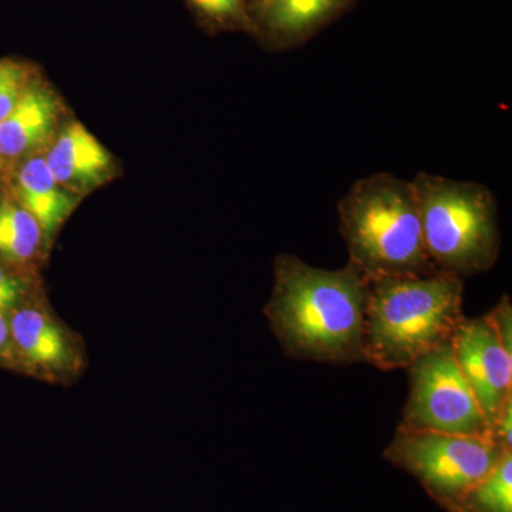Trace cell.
I'll return each mask as SVG.
<instances>
[{"mask_svg": "<svg viewBox=\"0 0 512 512\" xmlns=\"http://www.w3.org/2000/svg\"><path fill=\"white\" fill-rule=\"evenodd\" d=\"M274 276L265 315L286 355L340 365L366 362L369 279L359 268L348 262L330 271L282 254Z\"/></svg>", "mask_w": 512, "mask_h": 512, "instance_id": "cell-1", "label": "cell"}, {"mask_svg": "<svg viewBox=\"0 0 512 512\" xmlns=\"http://www.w3.org/2000/svg\"><path fill=\"white\" fill-rule=\"evenodd\" d=\"M463 278L446 272L369 281L365 360L377 369H407L453 338L463 313Z\"/></svg>", "mask_w": 512, "mask_h": 512, "instance_id": "cell-2", "label": "cell"}, {"mask_svg": "<svg viewBox=\"0 0 512 512\" xmlns=\"http://www.w3.org/2000/svg\"><path fill=\"white\" fill-rule=\"evenodd\" d=\"M349 262L369 281L440 272L431 262L412 181L390 173L357 180L338 204Z\"/></svg>", "mask_w": 512, "mask_h": 512, "instance_id": "cell-3", "label": "cell"}, {"mask_svg": "<svg viewBox=\"0 0 512 512\" xmlns=\"http://www.w3.org/2000/svg\"><path fill=\"white\" fill-rule=\"evenodd\" d=\"M412 184L434 266L460 278L490 271L501 248L497 201L490 188L427 173L417 174Z\"/></svg>", "mask_w": 512, "mask_h": 512, "instance_id": "cell-4", "label": "cell"}, {"mask_svg": "<svg viewBox=\"0 0 512 512\" xmlns=\"http://www.w3.org/2000/svg\"><path fill=\"white\" fill-rule=\"evenodd\" d=\"M488 437L397 429L384 458L412 474L447 512H454L471 490L505 457Z\"/></svg>", "mask_w": 512, "mask_h": 512, "instance_id": "cell-5", "label": "cell"}, {"mask_svg": "<svg viewBox=\"0 0 512 512\" xmlns=\"http://www.w3.org/2000/svg\"><path fill=\"white\" fill-rule=\"evenodd\" d=\"M406 370L410 392L400 429L490 439V427L458 369L451 339Z\"/></svg>", "mask_w": 512, "mask_h": 512, "instance_id": "cell-6", "label": "cell"}, {"mask_svg": "<svg viewBox=\"0 0 512 512\" xmlns=\"http://www.w3.org/2000/svg\"><path fill=\"white\" fill-rule=\"evenodd\" d=\"M451 343L458 369L491 427L512 399V356L500 345L487 316L461 320Z\"/></svg>", "mask_w": 512, "mask_h": 512, "instance_id": "cell-7", "label": "cell"}, {"mask_svg": "<svg viewBox=\"0 0 512 512\" xmlns=\"http://www.w3.org/2000/svg\"><path fill=\"white\" fill-rule=\"evenodd\" d=\"M356 0H249L251 32L276 50L308 42Z\"/></svg>", "mask_w": 512, "mask_h": 512, "instance_id": "cell-8", "label": "cell"}, {"mask_svg": "<svg viewBox=\"0 0 512 512\" xmlns=\"http://www.w3.org/2000/svg\"><path fill=\"white\" fill-rule=\"evenodd\" d=\"M45 158L50 173L67 191L93 187L111 164L109 151L79 123L64 128Z\"/></svg>", "mask_w": 512, "mask_h": 512, "instance_id": "cell-9", "label": "cell"}, {"mask_svg": "<svg viewBox=\"0 0 512 512\" xmlns=\"http://www.w3.org/2000/svg\"><path fill=\"white\" fill-rule=\"evenodd\" d=\"M57 120V103L52 93L28 87L18 104L0 120V161H13L43 146Z\"/></svg>", "mask_w": 512, "mask_h": 512, "instance_id": "cell-10", "label": "cell"}, {"mask_svg": "<svg viewBox=\"0 0 512 512\" xmlns=\"http://www.w3.org/2000/svg\"><path fill=\"white\" fill-rule=\"evenodd\" d=\"M19 204L35 218L46 242L62 227L76 205V198L57 183L45 157H33L19 170L16 181Z\"/></svg>", "mask_w": 512, "mask_h": 512, "instance_id": "cell-11", "label": "cell"}, {"mask_svg": "<svg viewBox=\"0 0 512 512\" xmlns=\"http://www.w3.org/2000/svg\"><path fill=\"white\" fill-rule=\"evenodd\" d=\"M13 346L29 363L45 370H60L69 365L72 350L62 328L39 309L25 308L9 320Z\"/></svg>", "mask_w": 512, "mask_h": 512, "instance_id": "cell-12", "label": "cell"}, {"mask_svg": "<svg viewBox=\"0 0 512 512\" xmlns=\"http://www.w3.org/2000/svg\"><path fill=\"white\" fill-rule=\"evenodd\" d=\"M42 231L35 218L15 202L0 201V255L13 262H26L36 254Z\"/></svg>", "mask_w": 512, "mask_h": 512, "instance_id": "cell-13", "label": "cell"}, {"mask_svg": "<svg viewBox=\"0 0 512 512\" xmlns=\"http://www.w3.org/2000/svg\"><path fill=\"white\" fill-rule=\"evenodd\" d=\"M454 512H512V453L464 495Z\"/></svg>", "mask_w": 512, "mask_h": 512, "instance_id": "cell-14", "label": "cell"}, {"mask_svg": "<svg viewBox=\"0 0 512 512\" xmlns=\"http://www.w3.org/2000/svg\"><path fill=\"white\" fill-rule=\"evenodd\" d=\"M198 19L210 29L251 30L249 0H185Z\"/></svg>", "mask_w": 512, "mask_h": 512, "instance_id": "cell-15", "label": "cell"}, {"mask_svg": "<svg viewBox=\"0 0 512 512\" xmlns=\"http://www.w3.org/2000/svg\"><path fill=\"white\" fill-rule=\"evenodd\" d=\"M28 87V70L23 64L0 60V120L8 116Z\"/></svg>", "mask_w": 512, "mask_h": 512, "instance_id": "cell-16", "label": "cell"}, {"mask_svg": "<svg viewBox=\"0 0 512 512\" xmlns=\"http://www.w3.org/2000/svg\"><path fill=\"white\" fill-rule=\"evenodd\" d=\"M487 319L493 326L495 335L500 340L505 352L512 356V305L510 296L504 295L500 302L488 312Z\"/></svg>", "mask_w": 512, "mask_h": 512, "instance_id": "cell-17", "label": "cell"}, {"mask_svg": "<svg viewBox=\"0 0 512 512\" xmlns=\"http://www.w3.org/2000/svg\"><path fill=\"white\" fill-rule=\"evenodd\" d=\"M512 399L490 427V439L505 451H512Z\"/></svg>", "mask_w": 512, "mask_h": 512, "instance_id": "cell-18", "label": "cell"}, {"mask_svg": "<svg viewBox=\"0 0 512 512\" xmlns=\"http://www.w3.org/2000/svg\"><path fill=\"white\" fill-rule=\"evenodd\" d=\"M22 295V285L18 279L10 276L5 269L0 268V312L10 311L19 302Z\"/></svg>", "mask_w": 512, "mask_h": 512, "instance_id": "cell-19", "label": "cell"}, {"mask_svg": "<svg viewBox=\"0 0 512 512\" xmlns=\"http://www.w3.org/2000/svg\"><path fill=\"white\" fill-rule=\"evenodd\" d=\"M12 336H10L9 320L5 313L0 312V359H9L13 353Z\"/></svg>", "mask_w": 512, "mask_h": 512, "instance_id": "cell-20", "label": "cell"}]
</instances>
